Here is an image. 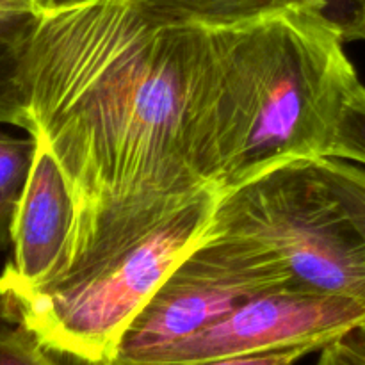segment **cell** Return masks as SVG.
Here are the masks:
<instances>
[{
  "label": "cell",
  "mask_w": 365,
  "mask_h": 365,
  "mask_svg": "<svg viewBox=\"0 0 365 365\" xmlns=\"http://www.w3.org/2000/svg\"><path fill=\"white\" fill-rule=\"evenodd\" d=\"M220 59V25L138 0L41 14L20 68L29 135L48 143L77 207L71 264L52 289L88 280L216 191Z\"/></svg>",
  "instance_id": "obj_1"
},
{
  "label": "cell",
  "mask_w": 365,
  "mask_h": 365,
  "mask_svg": "<svg viewBox=\"0 0 365 365\" xmlns=\"http://www.w3.org/2000/svg\"><path fill=\"white\" fill-rule=\"evenodd\" d=\"M214 113L216 192L292 160L324 157L356 75L344 41L314 7L220 25Z\"/></svg>",
  "instance_id": "obj_2"
},
{
  "label": "cell",
  "mask_w": 365,
  "mask_h": 365,
  "mask_svg": "<svg viewBox=\"0 0 365 365\" xmlns=\"http://www.w3.org/2000/svg\"><path fill=\"white\" fill-rule=\"evenodd\" d=\"M216 202L214 189L203 191L81 284L52 291L0 284L2 317L86 365L109 362L132 321L202 241Z\"/></svg>",
  "instance_id": "obj_3"
},
{
  "label": "cell",
  "mask_w": 365,
  "mask_h": 365,
  "mask_svg": "<svg viewBox=\"0 0 365 365\" xmlns=\"http://www.w3.org/2000/svg\"><path fill=\"white\" fill-rule=\"evenodd\" d=\"M205 234L259 246L296 287L365 299V239L312 160L280 164L217 192Z\"/></svg>",
  "instance_id": "obj_4"
},
{
  "label": "cell",
  "mask_w": 365,
  "mask_h": 365,
  "mask_svg": "<svg viewBox=\"0 0 365 365\" xmlns=\"http://www.w3.org/2000/svg\"><path fill=\"white\" fill-rule=\"evenodd\" d=\"M292 285L259 246L203 234L121 337L110 365H127L207 330L248 299Z\"/></svg>",
  "instance_id": "obj_5"
},
{
  "label": "cell",
  "mask_w": 365,
  "mask_h": 365,
  "mask_svg": "<svg viewBox=\"0 0 365 365\" xmlns=\"http://www.w3.org/2000/svg\"><path fill=\"white\" fill-rule=\"evenodd\" d=\"M360 327H365V299L282 285L187 341L127 365H195L284 349L314 353Z\"/></svg>",
  "instance_id": "obj_6"
},
{
  "label": "cell",
  "mask_w": 365,
  "mask_h": 365,
  "mask_svg": "<svg viewBox=\"0 0 365 365\" xmlns=\"http://www.w3.org/2000/svg\"><path fill=\"white\" fill-rule=\"evenodd\" d=\"M24 196L13 223V262L0 284L24 291H46L59 284L71 264L77 207L70 182L41 135Z\"/></svg>",
  "instance_id": "obj_7"
},
{
  "label": "cell",
  "mask_w": 365,
  "mask_h": 365,
  "mask_svg": "<svg viewBox=\"0 0 365 365\" xmlns=\"http://www.w3.org/2000/svg\"><path fill=\"white\" fill-rule=\"evenodd\" d=\"M141 6L173 20L223 25L262 16L287 6L291 0H138Z\"/></svg>",
  "instance_id": "obj_8"
},
{
  "label": "cell",
  "mask_w": 365,
  "mask_h": 365,
  "mask_svg": "<svg viewBox=\"0 0 365 365\" xmlns=\"http://www.w3.org/2000/svg\"><path fill=\"white\" fill-rule=\"evenodd\" d=\"M36 138L20 139L0 132V250L13 245V223L24 196L32 160Z\"/></svg>",
  "instance_id": "obj_9"
},
{
  "label": "cell",
  "mask_w": 365,
  "mask_h": 365,
  "mask_svg": "<svg viewBox=\"0 0 365 365\" xmlns=\"http://www.w3.org/2000/svg\"><path fill=\"white\" fill-rule=\"evenodd\" d=\"M317 175L353 227L365 239V170L337 157L312 159Z\"/></svg>",
  "instance_id": "obj_10"
},
{
  "label": "cell",
  "mask_w": 365,
  "mask_h": 365,
  "mask_svg": "<svg viewBox=\"0 0 365 365\" xmlns=\"http://www.w3.org/2000/svg\"><path fill=\"white\" fill-rule=\"evenodd\" d=\"M324 157L365 166V86L359 78L346 89Z\"/></svg>",
  "instance_id": "obj_11"
},
{
  "label": "cell",
  "mask_w": 365,
  "mask_h": 365,
  "mask_svg": "<svg viewBox=\"0 0 365 365\" xmlns=\"http://www.w3.org/2000/svg\"><path fill=\"white\" fill-rule=\"evenodd\" d=\"M0 365H86L73 356L43 346L31 331L14 327L0 330Z\"/></svg>",
  "instance_id": "obj_12"
},
{
  "label": "cell",
  "mask_w": 365,
  "mask_h": 365,
  "mask_svg": "<svg viewBox=\"0 0 365 365\" xmlns=\"http://www.w3.org/2000/svg\"><path fill=\"white\" fill-rule=\"evenodd\" d=\"M21 56V50L0 45V123L16 125L31 134L32 121L20 81Z\"/></svg>",
  "instance_id": "obj_13"
},
{
  "label": "cell",
  "mask_w": 365,
  "mask_h": 365,
  "mask_svg": "<svg viewBox=\"0 0 365 365\" xmlns=\"http://www.w3.org/2000/svg\"><path fill=\"white\" fill-rule=\"evenodd\" d=\"M310 6L344 43L365 41V0H291Z\"/></svg>",
  "instance_id": "obj_14"
},
{
  "label": "cell",
  "mask_w": 365,
  "mask_h": 365,
  "mask_svg": "<svg viewBox=\"0 0 365 365\" xmlns=\"http://www.w3.org/2000/svg\"><path fill=\"white\" fill-rule=\"evenodd\" d=\"M41 14L38 0H0V45L25 52Z\"/></svg>",
  "instance_id": "obj_15"
},
{
  "label": "cell",
  "mask_w": 365,
  "mask_h": 365,
  "mask_svg": "<svg viewBox=\"0 0 365 365\" xmlns=\"http://www.w3.org/2000/svg\"><path fill=\"white\" fill-rule=\"evenodd\" d=\"M316 365H365V327L348 331L321 349Z\"/></svg>",
  "instance_id": "obj_16"
},
{
  "label": "cell",
  "mask_w": 365,
  "mask_h": 365,
  "mask_svg": "<svg viewBox=\"0 0 365 365\" xmlns=\"http://www.w3.org/2000/svg\"><path fill=\"white\" fill-rule=\"evenodd\" d=\"M309 349H284V351L259 353V355L217 359L195 365H296L303 356L309 355Z\"/></svg>",
  "instance_id": "obj_17"
},
{
  "label": "cell",
  "mask_w": 365,
  "mask_h": 365,
  "mask_svg": "<svg viewBox=\"0 0 365 365\" xmlns=\"http://www.w3.org/2000/svg\"><path fill=\"white\" fill-rule=\"evenodd\" d=\"M88 2H95V0H38V6L41 9V13H45V11H56L63 9V7L81 6V4Z\"/></svg>",
  "instance_id": "obj_18"
},
{
  "label": "cell",
  "mask_w": 365,
  "mask_h": 365,
  "mask_svg": "<svg viewBox=\"0 0 365 365\" xmlns=\"http://www.w3.org/2000/svg\"><path fill=\"white\" fill-rule=\"evenodd\" d=\"M95 365H109L107 362H102V364H95Z\"/></svg>",
  "instance_id": "obj_19"
},
{
  "label": "cell",
  "mask_w": 365,
  "mask_h": 365,
  "mask_svg": "<svg viewBox=\"0 0 365 365\" xmlns=\"http://www.w3.org/2000/svg\"><path fill=\"white\" fill-rule=\"evenodd\" d=\"M4 319V317H2V310H0V321H2Z\"/></svg>",
  "instance_id": "obj_20"
}]
</instances>
